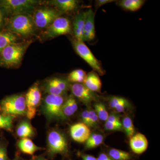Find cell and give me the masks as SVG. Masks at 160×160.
<instances>
[{
    "label": "cell",
    "instance_id": "obj_1",
    "mask_svg": "<svg viewBox=\"0 0 160 160\" xmlns=\"http://www.w3.org/2000/svg\"><path fill=\"white\" fill-rule=\"evenodd\" d=\"M31 41L10 44L0 52V66L12 68L18 66L30 46Z\"/></svg>",
    "mask_w": 160,
    "mask_h": 160
},
{
    "label": "cell",
    "instance_id": "obj_2",
    "mask_svg": "<svg viewBox=\"0 0 160 160\" xmlns=\"http://www.w3.org/2000/svg\"><path fill=\"white\" fill-rule=\"evenodd\" d=\"M4 29L18 36L28 37L34 34L36 27L29 14H19L6 19Z\"/></svg>",
    "mask_w": 160,
    "mask_h": 160
},
{
    "label": "cell",
    "instance_id": "obj_3",
    "mask_svg": "<svg viewBox=\"0 0 160 160\" xmlns=\"http://www.w3.org/2000/svg\"><path fill=\"white\" fill-rule=\"evenodd\" d=\"M69 152L68 141L64 133L58 129L49 130L47 136L46 153L48 157L53 158L58 154L67 157Z\"/></svg>",
    "mask_w": 160,
    "mask_h": 160
},
{
    "label": "cell",
    "instance_id": "obj_4",
    "mask_svg": "<svg viewBox=\"0 0 160 160\" xmlns=\"http://www.w3.org/2000/svg\"><path fill=\"white\" fill-rule=\"evenodd\" d=\"M65 101L63 96L48 94L45 97L41 102V110L48 121L66 119L62 112Z\"/></svg>",
    "mask_w": 160,
    "mask_h": 160
},
{
    "label": "cell",
    "instance_id": "obj_5",
    "mask_svg": "<svg viewBox=\"0 0 160 160\" xmlns=\"http://www.w3.org/2000/svg\"><path fill=\"white\" fill-rule=\"evenodd\" d=\"M0 112L5 115L26 116V99L23 94H13L4 98L0 102Z\"/></svg>",
    "mask_w": 160,
    "mask_h": 160
},
{
    "label": "cell",
    "instance_id": "obj_6",
    "mask_svg": "<svg viewBox=\"0 0 160 160\" xmlns=\"http://www.w3.org/2000/svg\"><path fill=\"white\" fill-rule=\"evenodd\" d=\"M42 3V1L36 0H0V9L6 16L29 15L38 5Z\"/></svg>",
    "mask_w": 160,
    "mask_h": 160
},
{
    "label": "cell",
    "instance_id": "obj_7",
    "mask_svg": "<svg viewBox=\"0 0 160 160\" xmlns=\"http://www.w3.org/2000/svg\"><path fill=\"white\" fill-rule=\"evenodd\" d=\"M72 44L76 52L92 68L93 71L100 76L105 74L106 72L101 63L84 42L74 38L72 40Z\"/></svg>",
    "mask_w": 160,
    "mask_h": 160
},
{
    "label": "cell",
    "instance_id": "obj_8",
    "mask_svg": "<svg viewBox=\"0 0 160 160\" xmlns=\"http://www.w3.org/2000/svg\"><path fill=\"white\" fill-rule=\"evenodd\" d=\"M71 25L67 18L59 17L49 25L42 33V38L49 40L60 36L69 34L71 31Z\"/></svg>",
    "mask_w": 160,
    "mask_h": 160
},
{
    "label": "cell",
    "instance_id": "obj_9",
    "mask_svg": "<svg viewBox=\"0 0 160 160\" xmlns=\"http://www.w3.org/2000/svg\"><path fill=\"white\" fill-rule=\"evenodd\" d=\"M26 109V117L31 120L35 117L38 106L42 102V93L38 83H35L30 87L25 95Z\"/></svg>",
    "mask_w": 160,
    "mask_h": 160
},
{
    "label": "cell",
    "instance_id": "obj_10",
    "mask_svg": "<svg viewBox=\"0 0 160 160\" xmlns=\"http://www.w3.org/2000/svg\"><path fill=\"white\" fill-rule=\"evenodd\" d=\"M61 15V12L56 9L50 8H40L35 10L32 19L36 28L46 29Z\"/></svg>",
    "mask_w": 160,
    "mask_h": 160
},
{
    "label": "cell",
    "instance_id": "obj_11",
    "mask_svg": "<svg viewBox=\"0 0 160 160\" xmlns=\"http://www.w3.org/2000/svg\"><path fill=\"white\" fill-rule=\"evenodd\" d=\"M70 86L67 80L55 77L46 80L43 84V88L48 94L63 96L68 91Z\"/></svg>",
    "mask_w": 160,
    "mask_h": 160
},
{
    "label": "cell",
    "instance_id": "obj_12",
    "mask_svg": "<svg viewBox=\"0 0 160 160\" xmlns=\"http://www.w3.org/2000/svg\"><path fill=\"white\" fill-rule=\"evenodd\" d=\"M72 94L83 104L89 106L96 99L94 92L87 88L83 83H73L70 86Z\"/></svg>",
    "mask_w": 160,
    "mask_h": 160
},
{
    "label": "cell",
    "instance_id": "obj_13",
    "mask_svg": "<svg viewBox=\"0 0 160 160\" xmlns=\"http://www.w3.org/2000/svg\"><path fill=\"white\" fill-rule=\"evenodd\" d=\"M72 138L79 143L86 142L91 135V132L88 126L83 123L73 124L69 129Z\"/></svg>",
    "mask_w": 160,
    "mask_h": 160
},
{
    "label": "cell",
    "instance_id": "obj_14",
    "mask_svg": "<svg viewBox=\"0 0 160 160\" xmlns=\"http://www.w3.org/2000/svg\"><path fill=\"white\" fill-rule=\"evenodd\" d=\"M149 145L146 136L138 132L133 135L129 140V146L132 151L137 154L144 153L147 149Z\"/></svg>",
    "mask_w": 160,
    "mask_h": 160
},
{
    "label": "cell",
    "instance_id": "obj_15",
    "mask_svg": "<svg viewBox=\"0 0 160 160\" xmlns=\"http://www.w3.org/2000/svg\"><path fill=\"white\" fill-rule=\"evenodd\" d=\"M95 12L91 9L87 11V14L84 28V42H90L95 37Z\"/></svg>",
    "mask_w": 160,
    "mask_h": 160
},
{
    "label": "cell",
    "instance_id": "obj_16",
    "mask_svg": "<svg viewBox=\"0 0 160 160\" xmlns=\"http://www.w3.org/2000/svg\"><path fill=\"white\" fill-rule=\"evenodd\" d=\"M16 134L20 139H30L35 136L36 130L28 119L22 120L18 124L16 128Z\"/></svg>",
    "mask_w": 160,
    "mask_h": 160
},
{
    "label": "cell",
    "instance_id": "obj_17",
    "mask_svg": "<svg viewBox=\"0 0 160 160\" xmlns=\"http://www.w3.org/2000/svg\"><path fill=\"white\" fill-rule=\"evenodd\" d=\"M87 11L78 13L73 20V31L75 39L84 42V28Z\"/></svg>",
    "mask_w": 160,
    "mask_h": 160
},
{
    "label": "cell",
    "instance_id": "obj_18",
    "mask_svg": "<svg viewBox=\"0 0 160 160\" xmlns=\"http://www.w3.org/2000/svg\"><path fill=\"white\" fill-rule=\"evenodd\" d=\"M49 4L54 6L60 12H68L77 8L79 1L76 0H52L49 1Z\"/></svg>",
    "mask_w": 160,
    "mask_h": 160
},
{
    "label": "cell",
    "instance_id": "obj_19",
    "mask_svg": "<svg viewBox=\"0 0 160 160\" xmlns=\"http://www.w3.org/2000/svg\"><path fill=\"white\" fill-rule=\"evenodd\" d=\"M83 84L92 92H100L102 89L101 79L98 74L94 71H92L87 74Z\"/></svg>",
    "mask_w": 160,
    "mask_h": 160
},
{
    "label": "cell",
    "instance_id": "obj_20",
    "mask_svg": "<svg viewBox=\"0 0 160 160\" xmlns=\"http://www.w3.org/2000/svg\"><path fill=\"white\" fill-rule=\"evenodd\" d=\"M17 146L20 151L31 156H33L36 152L45 149L42 147L36 146L29 138L20 139L18 141Z\"/></svg>",
    "mask_w": 160,
    "mask_h": 160
},
{
    "label": "cell",
    "instance_id": "obj_21",
    "mask_svg": "<svg viewBox=\"0 0 160 160\" xmlns=\"http://www.w3.org/2000/svg\"><path fill=\"white\" fill-rule=\"evenodd\" d=\"M19 42L18 36L5 30H0V52L10 44Z\"/></svg>",
    "mask_w": 160,
    "mask_h": 160
},
{
    "label": "cell",
    "instance_id": "obj_22",
    "mask_svg": "<svg viewBox=\"0 0 160 160\" xmlns=\"http://www.w3.org/2000/svg\"><path fill=\"white\" fill-rule=\"evenodd\" d=\"M78 109V105L75 98L71 94L68 97L63 104L62 112L64 116L71 117L75 113Z\"/></svg>",
    "mask_w": 160,
    "mask_h": 160
},
{
    "label": "cell",
    "instance_id": "obj_23",
    "mask_svg": "<svg viewBox=\"0 0 160 160\" xmlns=\"http://www.w3.org/2000/svg\"><path fill=\"white\" fill-rule=\"evenodd\" d=\"M145 2L144 0H122L118 2V5L126 10L136 11L142 8Z\"/></svg>",
    "mask_w": 160,
    "mask_h": 160
},
{
    "label": "cell",
    "instance_id": "obj_24",
    "mask_svg": "<svg viewBox=\"0 0 160 160\" xmlns=\"http://www.w3.org/2000/svg\"><path fill=\"white\" fill-rule=\"evenodd\" d=\"M86 72L83 69H75L69 73L67 80L69 82L83 83L86 79Z\"/></svg>",
    "mask_w": 160,
    "mask_h": 160
},
{
    "label": "cell",
    "instance_id": "obj_25",
    "mask_svg": "<svg viewBox=\"0 0 160 160\" xmlns=\"http://www.w3.org/2000/svg\"><path fill=\"white\" fill-rule=\"evenodd\" d=\"M107 154L112 160H130L132 158L129 152L113 148L109 149Z\"/></svg>",
    "mask_w": 160,
    "mask_h": 160
},
{
    "label": "cell",
    "instance_id": "obj_26",
    "mask_svg": "<svg viewBox=\"0 0 160 160\" xmlns=\"http://www.w3.org/2000/svg\"><path fill=\"white\" fill-rule=\"evenodd\" d=\"M104 138L102 134L93 133L91 134L86 142V149H92L100 146L103 143Z\"/></svg>",
    "mask_w": 160,
    "mask_h": 160
},
{
    "label": "cell",
    "instance_id": "obj_27",
    "mask_svg": "<svg viewBox=\"0 0 160 160\" xmlns=\"http://www.w3.org/2000/svg\"><path fill=\"white\" fill-rule=\"evenodd\" d=\"M15 117L0 114V129L11 132L13 128V121Z\"/></svg>",
    "mask_w": 160,
    "mask_h": 160
},
{
    "label": "cell",
    "instance_id": "obj_28",
    "mask_svg": "<svg viewBox=\"0 0 160 160\" xmlns=\"http://www.w3.org/2000/svg\"><path fill=\"white\" fill-rule=\"evenodd\" d=\"M122 123L123 130L126 132L127 136L131 138L134 134L135 132L134 125L131 118L128 116L125 117Z\"/></svg>",
    "mask_w": 160,
    "mask_h": 160
},
{
    "label": "cell",
    "instance_id": "obj_29",
    "mask_svg": "<svg viewBox=\"0 0 160 160\" xmlns=\"http://www.w3.org/2000/svg\"><path fill=\"white\" fill-rule=\"evenodd\" d=\"M94 111L97 114L99 119L104 122H106L108 119L109 114L103 103H96L94 105Z\"/></svg>",
    "mask_w": 160,
    "mask_h": 160
},
{
    "label": "cell",
    "instance_id": "obj_30",
    "mask_svg": "<svg viewBox=\"0 0 160 160\" xmlns=\"http://www.w3.org/2000/svg\"><path fill=\"white\" fill-rule=\"evenodd\" d=\"M0 160H10L7 153V144L5 142L0 144Z\"/></svg>",
    "mask_w": 160,
    "mask_h": 160
},
{
    "label": "cell",
    "instance_id": "obj_31",
    "mask_svg": "<svg viewBox=\"0 0 160 160\" xmlns=\"http://www.w3.org/2000/svg\"><path fill=\"white\" fill-rule=\"evenodd\" d=\"M89 127L96 126L98 122L99 118L94 110H89Z\"/></svg>",
    "mask_w": 160,
    "mask_h": 160
},
{
    "label": "cell",
    "instance_id": "obj_32",
    "mask_svg": "<svg viewBox=\"0 0 160 160\" xmlns=\"http://www.w3.org/2000/svg\"><path fill=\"white\" fill-rule=\"evenodd\" d=\"M105 127L107 130L109 131H122L123 130L122 126L116 125L108 121H106Z\"/></svg>",
    "mask_w": 160,
    "mask_h": 160
},
{
    "label": "cell",
    "instance_id": "obj_33",
    "mask_svg": "<svg viewBox=\"0 0 160 160\" xmlns=\"http://www.w3.org/2000/svg\"><path fill=\"white\" fill-rule=\"evenodd\" d=\"M125 98L119 97H114L111 98L109 101V105L111 109H114V108L118 106L119 104L122 102Z\"/></svg>",
    "mask_w": 160,
    "mask_h": 160
},
{
    "label": "cell",
    "instance_id": "obj_34",
    "mask_svg": "<svg viewBox=\"0 0 160 160\" xmlns=\"http://www.w3.org/2000/svg\"><path fill=\"white\" fill-rule=\"evenodd\" d=\"M128 106H129V102L125 99L122 102L117 106L114 109L118 112H122L125 111V109Z\"/></svg>",
    "mask_w": 160,
    "mask_h": 160
},
{
    "label": "cell",
    "instance_id": "obj_35",
    "mask_svg": "<svg viewBox=\"0 0 160 160\" xmlns=\"http://www.w3.org/2000/svg\"><path fill=\"white\" fill-rule=\"evenodd\" d=\"M82 119L83 123L89 127V110H85L82 113Z\"/></svg>",
    "mask_w": 160,
    "mask_h": 160
},
{
    "label": "cell",
    "instance_id": "obj_36",
    "mask_svg": "<svg viewBox=\"0 0 160 160\" xmlns=\"http://www.w3.org/2000/svg\"><path fill=\"white\" fill-rule=\"evenodd\" d=\"M106 121H108V122L113 123L116 125H118V126H122L119 118L117 116L115 115L112 114L109 115L108 119Z\"/></svg>",
    "mask_w": 160,
    "mask_h": 160
},
{
    "label": "cell",
    "instance_id": "obj_37",
    "mask_svg": "<svg viewBox=\"0 0 160 160\" xmlns=\"http://www.w3.org/2000/svg\"><path fill=\"white\" fill-rule=\"evenodd\" d=\"M6 16H7L6 13L2 10L0 9V30L5 26L6 20Z\"/></svg>",
    "mask_w": 160,
    "mask_h": 160
},
{
    "label": "cell",
    "instance_id": "obj_38",
    "mask_svg": "<svg viewBox=\"0 0 160 160\" xmlns=\"http://www.w3.org/2000/svg\"><path fill=\"white\" fill-rule=\"evenodd\" d=\"M115 2V1H113V0H97V1H96V7L98 8L100 6H102L103 5H105V4L112 2Z\"/></svg>",
    "mask_w": 160,
    "mask_h": 160
},
{
    "label": "cell",
    "instance_id": "obj_39",
    "mask_svg": "<svg viewBox=\"0 0 160 160\" xmlns=\"http://www.w3.org/2000/svg\"><path fill=\"white\" fill-rule=\"evenodd\" d=\"M97 159V160H112L109 157L108 154L103 152L100 153Z\"/></svg>",
    "mask_w": 160,
    "mask_h": 160
},
{
    "label": "cell",
    "instance_id": "obj_40",
    "mask_svg": "<svg viewBox=\"0 0 160 160\" xmlns=\"http://www.w3.org/2000/svg\"><path fill=\"white\" fill-rule=\"evenodd\" d=\"M80 155L83 160H97V158L90 155L81 154Z\"/></svg>",
    "mask_w": 160,
    "mask_h": 160
},
{
    "label": "cell",
    "instance_id": "obj_41",
    "mask_svg": "<svg viewBox=\"0 0 160 160\" xmlns=\"http://www.w3.org/2000/svg\"><path fill=\"white\" fill-rule=\"evenodd\" d=\"M29 160H48L44 156L39 155L36 156H33L31 159Z\"/></svg>",
    "mask_w": 160,
    "mask_h": 160
},
{
    "label": "cell",
    "instance_id": "obj_42",
    "mask_svg": "<svg viewBox=\"0 0 160 160\" xmlns=\"http://www.w3.org/2000/svg\"><path fill=\"white\" fill-rule=\"evenodd\" d=\"M12 160H27L23 158H22L21 157H20V156L18 155H17Z\"/></svg>",
    "mask_w": 160,
    "mask_h": 160
},
{
    "label": "cell",
    "instance_id": "obj_43",
    "mask_svg": "<svg viewBox=\"0 0 160 160\" xmlns=\"http://www.w3.org/2000/svg\"></svg>",
    "mask_w": 160,
    "mask_h": 160
}]
</instances>
